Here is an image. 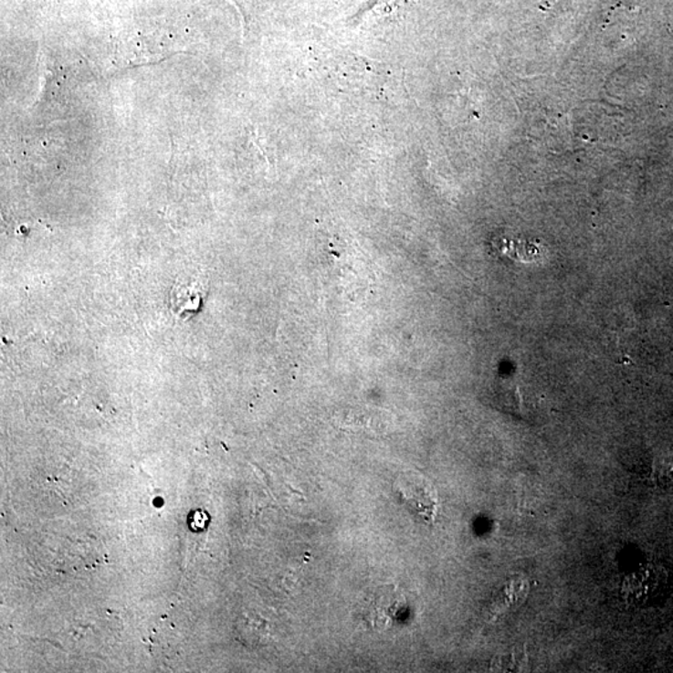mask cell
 Wrapping results in <instances>:
<instances>
[{"label": "cell", "mask_w": 673, "mask_h": 673, "mask_svg": "<svg viewBox=\"0 0 673 673\" xmlns=\"http://www.w3.org/2000/svg\"><path fill=\"white\" fill-rule=\"evenodd\" d=\"M395 493L415 517L426 524L436 521L439 500L436 488L426 477L419 474H405L394 483Z\"/></svg>", "instance_id": "1"}, {"label": "cell", "mask_w": 673, "mask_h": 673, "mask_svg": "<svg viewBox=\"0 0 673 673\" xmlns=\"http://www.w3.org/2000/svg\"><path fill=\"white\" fill-rule=\"evenodd\" d=\"M405 606V600L399 595L398 591L394 587H383L382 590L375 591V596L371 599L368 604L369 618L374 626H385L397 617L401 610Z\"/></svg>", "instance_id": "2"}, {"label": "cell", "mask_w": 673, "mask_h": 673, "mask_svg": "<svg viewBox=\"0 0 673 673\" xmlns=\"http://www.w3.org/2000/svg\"><path fill=\"white\" fill-rule=\"evenodd\" d=\"M204 287L197 281L176 283L171 291V310L177 316H187L200 309L203 302Z\"/></svg>", "instance_id": "3"}, {"label": "cell", "mask_w": 673, "mask_h": 673, "mask_svg": "<svg viewBox=\"0 0 673 673\" xmlns=\"http://www.w3.org/2000/svg\"><path fill=\"white\" fill-rule=\"evenodd\" d=\"M659 585V572L655 567H646L640 573L628 577L625 584L624 593L626 600L640 604L647 600Z\"/></svg>", "instance_id": "4"}, {"label": "cell", "mask_w": 673, "mask_h": 673, "mask_svg": "<svg viewBox=\"0 0 673 673\" xmlns=\"http://www.w3.org/2000/svg\"><path fill=\"white\" fill-rule=\"evenodd\" d=\"M529 585L525 583H510L505 589L499 591L498 595L494 597L491 603L489 613L491 617H497L499 615L505 613L511 606H519L524 597L528 595Z\"/></svg>", "instance_id": "5"}, {"label": "cell", "mask_w": 673, "mask_h": 673, "mask_svg": "<svg viewBox=\"0 0 673 673\" xmlns=\"http://www.w3.org/2000/svg\"><path fill=\"white\" fill-rule=\"evenodd\" d=\"M656 479L664 485H673V456L666 457L656 468Z\"/></svg>", "instance_id": "6"}]
</instances>
